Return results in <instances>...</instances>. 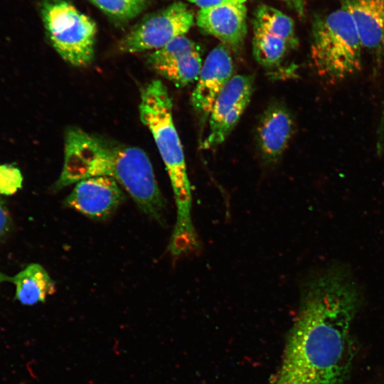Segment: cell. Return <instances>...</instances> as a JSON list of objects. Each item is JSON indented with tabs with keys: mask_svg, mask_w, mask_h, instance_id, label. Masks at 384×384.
<instances>
[{
	"mask_svg": "<svg viewBox=\"0 0 384 384\" xmlns=\"http://www.w3.org/2000/svg\"><path fill=\"white\" fill-rule=\"evenodd\" d=\"M97 176L116 181L145 215L163 223L165 202L151 161L144 150L78 127L68 129L63 168L53 191Z\"/></svg>",
	"mask_w": 384,
	"mask_h": 384,
	"instance_id": "cell-2",
	"label": "cell"
},
{
	"mask_svg": "<svg viewBox=\"0 0 384 384\" xmlns=\"http://www.w3.org/2000/svg\"><path fill=\"white\" fill-rule=\"evenodd\" d=\"M294 130L293 117L285 106L275 103L267 107L256 129L257 144L265 164H275L281 158Z\"/></svg>",
	"mask_w": 384,
	"mask_h": 384,
	"instance_id": "cell-13",
	"label": "cell"
},
{
	"mask_svg": "<svg viewBox=\"0 0 384 384\" xmlns=\"http://www.w3.org/2000/svg\"><path fill=\"white\" fill-rule=\"evenodd\" d=\"M41 14L48 38L68 63L86 67L94 58L95 22L66 0H44Z\"/></svg>",
	"mask_w": 384,
	"mask_h": 384,
	"instance_id": "cell-5",
	"label": "cell"
},
{
	"mask_svg": "<svg viewBox=\"0 0 384 384\" xmlns=\"http://www.w3.org/2000/svg\"><path fill=\"white\" fill-rule=\"evenodd\" d=\"M233 61L230 49L218 45L208 53L202 64L191 102L202 118L210 114L217 97L233 77Z\"/></svg>",
	"mask_w": 384,
	"mask_h": 384,
	"instance_id": "cell-11",
	"label": "cell"
},
{
	"mask_svg": "<svg viewBox=\"0 0 384 384\" xmlns=\"http://www.w3.org/2000/svg\"><path fill=\"white\" fill-rule=\"evenodd\" d=\"M23 176L18 168L0 164V196H12L22 186Z\"/></svg>",
	"mask_w": 384,
	"mask_h": 384,
	"instance_id": "cell-17",
	"label": "cell"
},
{
	"mask_svg": "<svg viewBox=\"0 0 384 384\" xmlns=\"http://www.w3.org/2000/svg\"><path fill=\"white\" fill-rule=\"evenodd\" d=\"M363 49L354 23L341 6L315 19L311 58L317 74L328 82H340L359 72Z\"/></svg>",
	"mask_w": 384,
	"mask_h": 384,
	"instance_id": "cell-4",
	"label": "cell"
},
{
	"mask_svg": "<svg viewBox=\"0 0 384 384\" xmlns=\"http://www.w3.org/2000/svg\"><path fill=\"white\" fill-rule=\"evenodd\" d=\"M15 287V299L23 305L43 302L55 292V283L43 266L31 263L13 276L0 272V283Z\"/></svg>",
	"mask_w": 384,
	"mask_h": 384,
	"instance_id": "cell-15",
	"label": "cell"
},
{
	"mask_svg": "<svg viewBox=\"0 0 384 384\" xmlns=\"http://www.w3.org/2000/svg\"><path fill=\"white\" fill-rule=\"evenodd\" d=\"M361 302L346 265L333 264L309 276L270 384H348L354 357L352 325Z\"/></svg>",
	"mask_w": 384,
	"mask_h": 384,
	"instance_id": "cell-1",
	"label": "cell"
},
{
	"mask_svg": "<svg viewBox=\"0 0 384 384\" xmlns=\"http://www.w3.org/2000/svg\"><path fill=\"white\" fill-rule=\"evenodd\" d=\"M253 84L252 75H233L211 109L208 132L202 142V149L215 148L226 139L250 101Z\"/></svg>",
	"mask_w": 384,
	"mask_h": 384,
	"instance_id": "cell-8",
	"label": "cell"
},
{
	"mask_svg": "<svg viewBox=\"0 0 384 384\" xmlns=\"http://www.w3.org/2000/svg\"><path fill=\"white\" fill-rule=\"evenodd\" d=\"M284 2L290 9L294 11L298 16H304L309 0H279Z\"/></svg>",
	"mask_w": 384,
	"mask_h": 384,
	"instance_id": "cell-20",
	"label": "cell"
},
{
	"mask_svg": "<svg viewBox=\"0 0 384 384\" xmlns=\"http://www.w3.org/2000/svg\"><path fill=\"white\" fill-rule=\"evenodd\" d=\"M384 133V99L383 103L382 112L380 115V123L378 129V134L379 136H383Z\"/></svg>",
	"mask_w": 384,
	"mask_h": 384,
	"instance_id": "cell-21",
	"label": "cell"
},
{
	"mask_svg": "<svg viewBox=\"0 0 384 384\" xmlns=\"http://www.w3.org/2000/svg\"><path fill=\"white\" fill-rule=\"evenodd\" d=\"M97 7L117 19L129 20L143 11L146 0H90Z\"/></svg>",
	"mask_w": 384,
	"mask_h": 384,
	"instance_id": "cell-16",
	"label": "cell"
},
{
	"mask_svg": "<svg viewBox=\"0 0 384 384\" xmlns=\"http://www.w3.org/2000/svg\"><path fill=\"white\" fill-rule=\"evenodd\" d=\"M201 9L225 4H245L249 0H184Z\"/></svg>",
	"mask_w": 384,
	"mask_h": 384,
	"instance_id": "cell-19",
	"label": "cell"
},
{
	"mask_svg": "<svg viewBox=\"0 0 384 384\" xmlns=\"http://www.w3.org/2000/svg\"><path fill=\"white\" fill-rule=\"evenodd\" d=\"M147 63L156 73L178 87L196 81L203 64L199 47L185 35L154 50L148 56Z\"/></svg>",
	"mask_w": 384,
	"mask_h": 384,
	"instance_id": "cell-9",
	"label": "cell"
},
{
	"mask_svg": "<svg viewBox=\"0 0 384 384\" xmlns=\"http://www.w3.org/2000/svg\"><path fill=\"white\" fill-rule=\"evenodd\" d=\"M247 7L225 4L201 9L196 16L200 30L218 38L234 52H239L247 34Z\"/></svg>",
	"mask_w": 384,
	"mask_h": 384,
	"instance_id": "cell-12",
	"label": "cell"
},
{
	"mask_svg": "<svg viewBox=\"0 0 384 384\" xmlns=\"http://www.w3.org/2000/svg\"><path fill=\"white\" fill-rule=\"evenodd\" d=\"M351 16L363 48L379 67L384 57V0H341Z\"/></svg>",
	"mask_w": 384,
	"mask_h": 384,
	"instance_id": "cell-14",
	"label": "cell"
},
{
	"mask_svg": "<svg viewBox=\"0 0 384 384\" xmlns=\"http://www.w3.org/2000/svg\"><path fill=\"white\" fill-rule=\"evenodd\" d=\"M11 228V215L5 201L0 196V242L8 236Z\"/></svg>",
	"mask_w": 384,
	"mask_h": 384,
	"instance_id": "cell-18",
	"label": "cell"
},
{
	"mask_svg": "<svg viewBox=\"0 0 384 384\" xmlns=\"http://www.w3.org/2000/svg\"><path fill=\"white\" fill-rule=\"evenodd\" d=\"M142 122L151 132L167 171L176 206V220L168 250L177 257L198 247L192 220V194L182 144L174 123L172 102L166 86L153 80L141 90Z\"/></svg>",
	"mask_w": 384,
	"mask_h": 384,
	"instance_id": "cell-3",
	"label": "cell"
},
{
	"mask_svg": "<svg viewBox=\"0 0 384 384\" xmlns=\"http://www.w3.org/2000/svg\"><path fill=\"white\" fill-rule=\"evenodd\" d=\"M125 200L121 186L114 179L97 176L75 183L65 198V207L95 220L110 218Z\"/></svg>",
	"mask_w": 384,
	"mask_h": 384,
	"instance_id": "cell-10",
	"label": "cell"
},
{
	"mask_svg": "<svg viewBox=\"0 0 384 384\" xmlns=\"http://www.w3.org/2000/svg\"><path fill=\"white\" fill-rule=\"evenodd\" d=\"M193 23L192 10L186 4L176 1L142 18L121 40L119 48L130 53L156 50L185 35Z\"/></svg>",
	"mask_w": 384,
	"mask_h": 384,
	"instance_id": "cell-6",
	"label": "cell"
},
{
	"mask_svg": "<svg viewBox=\"0 0 384 384\" xmlns=\"http://www.w3.org/2000/svg\"><path fill=\"white\" fill-rule=\"evenodd\" d=\"M252 26L253 56L265 68L279 66L298 46L294 21L271 6L262 4L256 9Z\"/></svg>",
	"mask_w": 384,
	"mask_h": 384,
	"instance_id": "cell-7",
	"label": "cell"
}]
</instances>
